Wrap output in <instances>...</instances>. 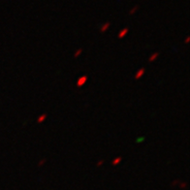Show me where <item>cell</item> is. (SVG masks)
Returning <instances> with one entry per match:
<instances>
[{"mask_svg": "<svg viewBox=\"0 0 190 190\" xmlns=\"http://www.w3.org/2000/svg\"><path fill=\"white\" fill-rule=\"evenodd\" d=\"M157 56H158V52H155L153 55H151V56L149 57V61H150V62H151V61H153V60H154Z\"/></svg>", "mask_w": 190, "mask_h": 190, "instance_id": "cell-7", "label": "cell"}, {"mask_svg": "<svg viewBox=\"0 0 190 190\" xmlns=\"http://www.w3.org/2000/svg\"><path fill=\"white\" fill-rule=\"evenodd\" d=\"M127 32H128V28H124L122 31H120V32L118 33V38H123V37L127 34Z\"/></svg>", "mask_w": 190, "mask_h": 190, "instance_id": "cell-3", "label": "cell"}, {"mask_svg": "<svg viewBox=\"0 0 190 190\" xmlns=\"http://www.w3.org/2000/svg\"><path fill=\"white\" fill-rule=\"evenodd\" d=\"M144 74H145V69H144V68H141V69L138 71V73L135 75V79H140Z\"/></svg>", "mask_w": 190, "mask_h": 190, "instance_id": "cell-2", "label": "cell"}, {"mask_svg": "<svg viewBox=\"0 0 190 190\" xmlns=\"http://www.w3.org/2000/svg\"><path fill=\"white\" fill-rule=\"evenodd\" d=\"M109 26H110V22H106V23L101 27V32H105V31L109 28Z\"/></svg>", "mask_w": 190, "mask_h": 190, "instance_id": "cell-4", "label": "cell"}, {"mask_svg": "<svg viewBox=\"0 0 190 190\" xmlns=\"http://www.w3.org/2000/svg\"><path fill=\"white\" fill-rule=\"evenodd\" d=\"M189 42V37H187V39H186V43H188Z\"/></svg>", "mask_w": 190, "mask_h": 190, "instance_id": "cell-12", "label": "cell"}, {"mask_svg": "<svg viewBox=\"0 0 190 190\" xmlns=\"http://www.w3.org/2000/svg\"><path fill=\"white\" fill-rule=\"evenodd\" d=\"M46 117H47V114H42V115L38 118V122H39V123H41L42 121H44V120L46 119Z\"/></svg>", "mask_w": 190, "mask_h": 190, "instance_id": "cell-5", "label": "cell"}, {"mask_svg": "<svg viewBox=\"0 0 190 190\" xmlns=\"http://www.w3.org/2000/svg\"><path fill=\"white\" fill-rule=\"evenodd\" d=\"M102 163H103V161H102V160H101V161H99V163L97 164V166H100V165H101Z\"/></svg>", "mask_w": 190, "mask_h": 190, "instance_id": "cell-11", "label": "cell"}, {"mask_svg": "<svg viewBox=\"0 0 190 190\" xmlns=\"http://www.w3.org/2000/svg\"><path fill=\"white\" fill-rule=\"evenodd\" d=\"M44 163H45V160H41V161H40V163H39V166H41V165H43Z\"/></svg>", "mask_w": 190, "mask_h": 190, "instance_id": "cell-10", "label": "cell"}, {"mask_svg": "<svg viewBox=\"0 0 190 190\" xmlns=\"http://www.w3.org/2000/svg\"><path fill=\"white\" fill-rule=\"evenodd\" d=\"M83 52V50H82V49H80V50H78V51L76 52V53L74 54V57H77V56H79V55L81 54V52Z\"/></svg>", "mask_w": 190, "mask_h": 190, "instance_id": "cell-8", "label": "cell"}, {"mask_svg": "<svg viewBox=\"0 0 190 190\" xmlns=\"http://www.w3.org/2000/svg\"><path fill=\"white\" fill-rule=\"evenodd\" d=\"M120 161H121V157H117V158H115L112 163V165H117Z\"/></svg>", "mask_w": 190, "mask_h": 190, "instance_id": "cell-6", "label": "cell"}, {"mask_svg": "<svg viewBox=\"0 0 190 190\" xmlns=\"http://www.w3.org/2000/svg\"><path fill=\"white\" fill-rule=\"evenodd\" d=\"M137 10H138V6H135V7L133 8V10H131V11H130V13H129V14H130V15H133V14H134Z\"/></svg>", "mask_w": 190, "mask_h": 190, "instance_id": "cell-9", "label": "cell"}, {"mask_svg": "<svg viewBox=\"0 0 190 190\" xmlns=\"http://www.w3.org/2000/svg\"><path fill=\"white\" fill-rule=\"evenodd\" d=\"M86 81H87V77H86V76H83V77H81V78L78 80L77 86H78V87H81V86H83Z\"/></svg>", "mask_w": 190, "mask_h": 190, "instance_id": "cell-1", "label": "cell"}]
</instances>
